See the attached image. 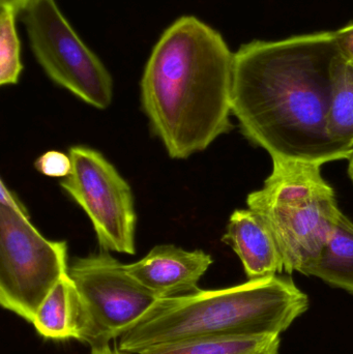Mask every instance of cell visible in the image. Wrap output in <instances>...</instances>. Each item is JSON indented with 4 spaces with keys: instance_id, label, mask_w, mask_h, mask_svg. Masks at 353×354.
Wrapping results in <instances>:
<instances>
[{
    "instance_id": "cell-15",
    "label": "cell",
    "mask_w": 353,
    "mask_h": 354,
    "mask_svg": "<svg viewBox=\"0 0 353 354\" xmlns=\"http://www.w3.org/2000/svg\"><path fill=\"white\" fill-rule=\"evenodd\" d=\"M18 15L10 8L0 12V84L15 85L23 70L21 46L16 29Z\"/></svg>"
},
{
    "instance_id": "cell-13",
    "label": "cell",
    "mask_w": 353,
    "mask_h": 354,
    "mask_svg": "<svg viewBox=\"0 0 353 354\" xmlns=\"http://www.w3.org/2000/svg\"><path fill=\"white\" fill-rule=\"evenodd\" d=\"M309 276L353 295V223L342 212Z\"/></svg>"
},
{
    "instance_id": "cell-11",
    "label": "cell",
    "mask_w": 353,
    "mask_h": 354,
    "mask_svg": "<svg viewBox=\"0 0 353 354\" xmlns=\"http://www.w3.org/2000/svg\"><path fill=\"white\" fill-rule=\"evenodd\" d=\"M80 303L68 272L64 274L41 304L32 324L45 339L78 340Z\"/></svg>"
},
{
    "instance_id": "cell-4",
    "label": "cell",
    "mask_w": 353,
    "mask_h": 354,
    "mask_svg": "<svg viewBox=\"0 0 353 354\" xmlns=\"http://www.w3.org/2000/svg\"><path fill=\"white\" fill-rule=\"evenodd\" d=\"M273 162L263 189L251 193L247 203L273 231L284 270L309 276L341 214L336 193L323 178L321 166Z\"/></svg>"
},
{
    "instance_id": "cell-5",
    "label": "cell",
    "mask_w": 353,
    "mask_h": 354,
    "mask_svg": "<svg viewBox=\"0 0 353 354\" xmlns=\"http://www.w3.org/2000/svg\"><path fill=\"white\" fill-rule=\"evenodd\" d=\"M22 202L0 183V305L32 324L46 297L68 272V243L49 241Z\"/></svg>"
},
{
    "instance_id": "cell-17",
    "label": "cell",
    "mask_w": 353,
    "mask_h": 354,
    "mask_svg": "<svg viewBox=\"0 0 353 354\" xmlns=\"http://www.w3.org/2000/svg\"><path fill=\"white\" fill-rule=\"evenodd\" d=\"M335 35L342 55L353 64V23L335 31Z\"/></svg>"
},
{
    "instance_id": "cell-16",
    "label": "cell",
    "mask_w": 353,
    "mask_h": 354,
    "mask_svg": "<svg viewBox=\"0 0 353 354\" xmlns=\"http://www.w3.org/2000/svg\"><path fill=\"white\" fill-rule=\"evenodd\" d=\"M35 167L43 176L64 178L72 171V161L61 151H49L37 158Z\"/></svg>"
},
{
    "instance_id": "cell-12",
    "label": "cell",
    "mask_w": 353,
    "mask_h": 354,
    "mask_svg": "<svg viewBox=\"0 0 353 354\" xmlns=\"http://www.w3.org/2000/svg\"><path fill=\"white\" fill-rule=\"evenodd\" d=\"M280 335L202 337L153 347L140 354H278Z\"/></svg>"
},
{
    "instance_id": "cell-9",
    "label": "cell",
    "mask_w": 353,
    "mask_h": 354,
    "mask_svg": "<svg viewBox=\"0 0 353 354\" xmlns=\"http://www.w3.org/2000/svg\"><path fill=\"white\" fill-rule=\"evenodd\" d=\"M211 264L213 258L202 250L187 251L174 245H160L139 261L126 264V270L161 299L200 290L199 281Z\"/></svg>"
},
{
    "instance_id": "cell-2",
    "label": "cell",
    "mask_w": 353,
    "mask_h": 354,
    "mask_svg": "<svg viewBox=\"0 0 353 354\" xmlns=\"http://www.w3.org/2000/svg\"><path fill=\"white\" fill-rule=\"evenodd\" d=\"M234 53L220 32L194 16L160 37L141 79V105L172 159L205 151L232 129Z\"/></svg>"
},
{
    "instance_id": "cell-1",
    "label": "cell",
    "mask_w": 353,
    "mask_h": 354,
    "mask_svg": "<svg viewBox=\"0 0 353 354\" xmlns=\"http://www.w3.org/2000/svg\"><path fill=\"white\" fill-rule=\"evenodd\" d=\"M343 60L335 31L242 45L234 53L231 113L245 137L273 161L321 166L350 159L327 132Z\"/></svg>"
},
{
    "instance_id": "cell-6",
    "label": "cell",
    "mask_w": 353,
    "mask_h": 354,
    "mask_svg": "<svg viewBox=\"0 0 353 354\" xmlns=\"http://www.w3.org/2000/svg\"><path fill=\"white\" fill-rule=\"evenodd\" d=\"M68 276L80 303L78 341L91 348L122 338L159 299L107 251L76 258Z\"/></svg>"
},
{
    "instance_id": "cell-10",
    "label": "cell",
    "mask_w": 353,
    "mask_h": 354,
    "mask_svg": "<svg viewBox=\"0 0 353 354\" xmlns=\"http://www.w3.org/2000/svg\"><path fill=\"white\" fill-rule=\"evenodd\" d=\"M223 241L240 257L249 280L277 276L284 270L283 257L273 231L253 210L238 209L231 214Z\"/></svg>"
},
{
    "instance_id": "cell-14",
    "label": "cell",
    "mask_w": 353,
    "mask_h": 354,
    "mask_svg": "<svg viewBox=\"0 0 353 354\" xmlns=\"http://www.w3.org/2000/svg\"><path fill=\"white\" fill-rule=\"evenodd\" d=\"M327 132L336 145L353 153V64L344 58L334 85Z\"/></svg>"
},
{
    "instance_id": "cell-19",
    "label": "cell",
    "mask_w": 353,
    "mask_h": 354,
    "mask_svg": "<svg viewBox=\"0 0 353 354\" xmlns=\"http://www.w3.org/2000/svg\"><path fill=\"white\" fill-rule=\"evenodd\" d=\"M91 354H132L128 353H124V351H120V349H111L110 345L104 347H95V348H91Z\"/></svg>"
},
{
    "instance_id": "cell-18",
    "label": "cell",
    "mask_w": 353,
    "mask_h": 354,
    "mask_svg": "<svg viewBox=\"0 0 353 354\" xmlns=\"http://www.w3.org/2000/svg\"><path fill=\"white\" fill-rule=\"evenodd\" d=\"M30 1L31 0H0V8H10L19 15Z\"/></svg>"
},
{
    "instance_id": "cell-20",
    "label": "cell",
    "mask_w": 353,
    "mask_h": 354,
    "mask_svg": "<svg viewBox=\"0 0 353 354\" xmlns=\"http://www.w3.org/2000/svg\"><path fill=\"white\" fill-rule=\"evenodd\" d=\"M350 164H348V176H350V179H352L353 183V153L352 157L350 158Z\"/></svg>"
},
{
    "instance_id": "cell-7",
    "label": "cell",
    "mask_w": 353,
    "mask_h": 354,
    "mask_svg": "<svg viewBox=\"0 0 353 354\" xmlns=\"http://www.w3.org/2000/svg\"><path fill=\"white\" fill-rule=\"evenodd\" d=\"M31 51L58 86L97 108L113 99V80L103 62L85 45L55 0H31L21 12Z\"/></svg>"
},
{
    "instance_id": "cell-3",
    "label": "cell",
    "mask_w": 353,
    "mask_h": 354,
    "mask_svg": "<svg viewBox=\"0 0 353 354\" xmlns=\"http://www.w3.org/2000/svg\"><path fill=\"white\" fill-rule=\"evenodd\" d=\"M309 309L292 279L273 276L217 290L158 299L122 335L120 351L140 354L191 339L227 335H281Z\"/></svg>"
},
{
    "instance_id": "cell-8",
    "label": "cell",
    "mask_w": 353,
    "mask_h": 354,
    "mask_svg": "<svg viewBox=\"0 0 353 354\" xmlns=\"http://www.w3.org/2000/svg\"><path fill=\"white\" fill-rule=\"evenodd\" d=\"M72 171L60 185L86 212L104 251L136 253L137 214L130 185L95 149L73 147Z\"/></svg>"
}]
</instances>
